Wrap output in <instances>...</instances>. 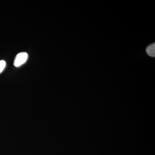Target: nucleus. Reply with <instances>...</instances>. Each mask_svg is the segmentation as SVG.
Returning a JSON list of instances; mask_svg holds the SVG:
<instances>
[{
	"label": "nucleus",
	"instance_id": "obj_1",
	"mask_svg": "<svg viewBox=\"0 0 155 155\" xmlns=\"http://www.w3.org/2000/svg\"><path fill=\"white\" fill-rule=\"evenodd\" d=\"M28 58V54L27 53L23 52L17 54L14 61V66L16 67H19L25 63Z\"/></svg>",
	"mask_w": 155,
	"mask_h": 155
},
{
	"label": "nucleus",
	"instance_id": "obj_2",
	"mask_svg": "<svg viewBox=\"0 0 155 155\" xmlns=\"http://www.w3.org/2000/svg\"><path fill=\"white\" fill-rule=\"evenodd\" d=\"M146 52L149 56L151 57L155 56V44L153 43L149 45L146 48Z\"/></svg>",
	"mask_w": 155,
	"mask_h": 155
},
{
	"label": "nucleus",
	"instance_id": "obj_3",
	"mask_svg": "<svg viewBox=\"0 0 155 155\" xmlns=\"http://www.w3.org/2000/svg\"><path fill=\"white\" fill-rule=\"evenodd\" d=\"M6 63L5 61L4 60L0 61V73L2 72L4 69L6 67Z\"/></svg>",
	"mask_w": 155,
	"mask_h": 155
}]
</instances>
